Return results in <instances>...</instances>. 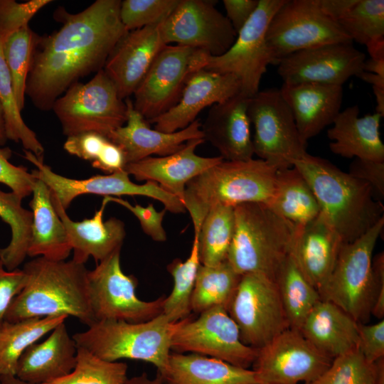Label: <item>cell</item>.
Masks as SVG:
<instances>
[{
    "label": "cell",
    "mask_w": 384,
    "mask_h": 384,
    "mask_svg": "<svg viewBox=\"0 0 384 384\" xmlns=\"http://www.w3.org/2000/svg\"><path fill=\"white\" fill-rule=\"evenodd\" d=\"M120 0H97L83 11L70 14L58 8L62 24L52 33L36 35L26 95L34 106L50 111L71 85L103 69L118 41L128 31L119 17Z\"/></svg>",
    "instance_id": "obj_1"
},
{
    "label": "cell",
    "mask_w": 384,
    "mask_h": 384,
    "mask_svg": "<svg viewBox=\"0 0 384 384\" xmlns=\"http://www.w3.org/2000/svg\"><path fill=\"white\" fill-rule=\"evenodd\" d=\"M26 282L13 299L4 321L65 315L88 327L96 321L91 308L85 264L36 257L22 269Z\"/></svg>",
    "instance_id": "obj_2"
},
{
    "label": "cell",
    "mask_w": 384,
    "mask_h": 384,
    "mask_svg": "<svg viewBox=\"0 0 384 384\" xmlns=\"http://www.w3.org/2000/svg\"><path fill=\"white\" fill-rule=\"evenodd\" d=\"M293 166L304 177L321 213L343 242H351L383 218L384 206L366 182L329 161L306 153Z\"/></svg>",
    "instance_id": "obj_3"
},
{
    "label": "cell",
    "mask_w": 384,
    "mask_h": 384,
    "mask_svg": "<svg viewBox=\"0 0 384 384\" xmlns=\"http://www.w3.org/2000/svg\"><path fill=\"white\" fill-rule=\"evenodd\" d=\"M384 217L351 242H343L321 298L366 324L370 315L384 316V255L373 253L383 230Z\"/></svg>",
    "instance_id": "obj_4"
},
{
    "label": "cell",
    "mask_w": 384,
    "mask_h": 384,
    "mask_svg": "<svg viewBox=\"0 0 384 384\" xmlns=\"http://www.w3.org/2000/svg\"><path fill=\"white\" fill-rule=\"evenodd\" d=\"M277 172L274 166L260 159L223 160L191 179L185 188L183 206L194 231H199L204 217L216 205H268L274 192Z\"/></svg>",
    "instance_id": "obj_5"
},
{
    "label": "cell",
    "mask_w": 384,
    "mask_h": 384,
    "mask_svg": "<svg viewBox=\"0 0 384 384\" xmlns=\"http://www.w3.org/2000/svg\"><path fill=\"white\" fill-rule=\"evenodd\" d=\"M234 210L235 230L227 261L240 275L255 273L275 282L290 255L296 225L264 203H242Z\"/></svg>",
    "instance_id": "obj_6"
},
{
    "label": "cell",
    "mask_w": 384,
    "mask_h": 384,
    "mask_svg": "<svg viewBox=\"0 0 384 384\" xmlns=\"http://www.w3.org/2000/svg\"><path fill=\"white\" fill-rule=\"evenodd\" d=\"M179 321L171 322L161 313L140 323L105 320L72 336L77 347L108 361H143L153 364L163 375L168 368L171 342Z\"/></svg>",
    "instance_id": "obj_7"
},
{
    "label": "cell",
    "mask_w": 384,
    "mask_h": 384,
    "mask_svg": "<svg viewBox=\"0 0 384 384\" xmlns=\"http://www.w3.org/2000/svg\"><path fill=\"white\" fill-rule=\"evenodd\" d=\"M51 110L67 137L88 132L107 137L127 121L125 101L103 69L86 83L71 85Z\"/></svg>",
    "instance_id": "obj_8"
},
{
    "label": "cell",
    "mask_w": 384,
    "mask_h": 384,
    "mask_svg": "<svg viewBox=\"0 0 384 384\" xmlns=\"http://www.w3.org/2000/svg\"><path fill=\"white\" fill-rule=\"evenodd\" d=\"M266 41L274 65L302 50L332 43H353L321 9L319 0H285L268 25Z\"/></svg>",
    "instance_id": "obj_9"
},
{
    "label": "cell",
    "mask_w": 384,
    "mask_h": 384,
    "mask_svg": "<svg viewBox=\"0 0 384 384\" xmlns=\"http://www.w3.org/2000/svg\"><path fill=\"white\" fill-rule=\"evenodd\" d=\"M247 114L254 127V154L277 170L293 166L306 153L292 113L279 89L258 91L249 98Z\"/></svg>",
    "instance_id": "obj_10"
},
{
    "label": "cell",
    "mask_w": 384,
    "mask_h": 384,
    "mask_svg": "<svg viewBox=\"0 0 384 384\" xmlns=\"http://www.w3.org/2000/svg\"><path fill=\"white\" fill-rule=\"evenodd\" d=\"M285 0H260L259 4L245 25L237 34L232 46L223 55L208 54L203 68L238 78L241 92L248 97L259 91L263 75L272 58L266 41L268 25Z\"/></svg>",
    "instance_id": "obj_11"
},
{
    "label": "cell",
    "mask_w": 384,
    "mask_h": 384,
    "mask_svg": "<svg viewBox=\"0 0 384 384\" xmlns=\"http://www.w3.org/2000/svg\"><path fill=\"white\" fill-rule=\"evenodd\" d=\"M227 311L242 343L256 349L289 328L275 282L262 274L241 276Z\"/></svg>",
    "instance_id": "obj_12"
},
{
    "label": "cell",
    "mask_w": 384,
    "mask_h": 384,
    "mask_svg": "<svg viewBox=\"0 0 384 384\" xmlns=\"http://www.w3.org/2000/svg\"><path fill=\"white\" fill-rule=\"evenodd\" d=\"M120 250L100 262L94 270H88L90 300L95 321L140 323L151 320L163 312L165 297L150 302L137 297V279L122 271Z\"/></svg>",
    "instance_id": "obj_13"
},
{
    "label": "cell",
    "mask_w": 384,
    "mask_h": 384,
    "mask_svg": "<svg viewBox=\"0 0 384 384\" xmlns=\"http://www.w3.org/2000/svg\"><path fill=\"white\" fill-rule=\"evenodd\" d=\"M171 351L201 354L243 368L252 366L258 352L242 343L237 324L223 306L207 309L196 319L189 316L179 321Z\"/></svg>",
    "instance_id": "obj_14"
},
{
    "label": "cell",
    "mask_w": 384,
    "mask_h": 384,
    "mask_svg": "<svg viewBox=\"0 0 384 384\" xmlns=\"http://www.w3.org/2000/svg\"><path fill=\"white\" fill-rule=\"evenodd\" d=\"M208 53L195 48L166 45L134 92L133 105L147 121L178 101L191 73L202 69Z\"/></svg>",
    "instance_id": "obj_15"
},
{
    "label": "cell",
    "mask_w": 384,
    "mask_h": 384,
    "mask_svg": "<svg viewBox=\"0 0 384 384\" xmlns=\"http://www.w3.org/2000/svg\"><path fill=\"white\" fill-rule=\"evenodd\" d=\"M332 361L299 330L289 328L258 349L252 370L258 384H306L317 380Z\"/></svg>",
    "instance_id": "obj_16"
},
{
    "label": "cell",
    "mask_w": 384,
    "mask_h": 384,
    "mask_svg": "<svg viewBox=\"0 0 384 384\" xmlns=\"http://www.w3.org/2000/svg\"><path fill=\"white\" fill-rule=\"evenodd\" d=\"M23 157L36 168L32 173L43 181L50 193L67 210L72 201L83 194H96L105 196L119 197L124 195L143 196L160 201L164 208L173 213L186 212L181 201L175 196L167 193L156 182L146 181L137 184L129 178L124 169L107 175H97L85 179L68 178L54 172L51 168L38 159L29 151L23 150Z\"/></svg>",
    "instance_id": "obj_17"
},
{
    "label": "cell",
    "mask_w": 384,
    "mask_h": 384,
    "mask_svg": "<svg viewBox=\"0 0 384 384\" xmlns=\"http://www.w3.org/2000/svg\"><path fill=\"white\" fill-rule=\"evenodd\" d=\"M159 28L165 44L201 49L212 56L225 53L237 38L230 21L212 1L179 0Z\"/></svg>",
    "instance_id": "obj_18"
},
{
    "label": "cell",
    "mask_w": 384,
    "mask_h": 384,
    "mask_svg": "<svg viewBox=\"0 0 384 384\" xmlns=\"http://www.w3.org/2000/svg\"><path fill=\"white\" fill-rule=\"evenodd\" d=\"M366 55L353 43L323 45L294 53L279 61L284 83L314 82L342 86L363 71Z\"/></svg>",
    "instance_id": "obj_19"
},
{
    "label": "cell",
    "mask_w": 384,
    "mask_h": 384,
    "mask_svg": "<svg viewBox=\"0 0 384 384\" xmlns=\"http://www.w3.org/2000/svg\"><path fill=\"white\" fill-rule=\"evenodd\" d=\"M240 91V82L235 75L199 69L188 77L176 104L147 122L160 132H175L197 119L204 108L225 102Z\"/></svg>",
    "instance_id": "obj_20"
},
{
    "label": "cell",
    "mask_w": 384,
    "mask_h": 384,
    "mask_svg": "<svg viewBox=\"0 0 384 384\" xmlns=\"http://www.w3.org/2000/svg\"><path fill=\"white\" fill-rule=\"evenodd\" d=\"M159 24L127 31L105 62L103 70L122 100L134 94L154 59L166 45L162 39Z\"/></svg>",
    "instance_id": "obj_21"
},
{
    "label": "cell",
    "mask_w": 384,
    "mask_h": 384,
    "mask_svg": "<svg viewBox=\"0 0 384 384\" xmlns=\"http://www.w3.org/2000/svg\"><path fill=\"white\" fill-rule=\"evenodd\" d=\"M124 101L127 110L126 123L107 137L121 148L126 164L153 154L169 155L180 150L191 139H204L201 122L198 119L181 130L165 133L151 129L147 120L134 109L131 99L127 97Z\"/></svg>",
    "instance_id": "obj_22"
},
{
    "label": "cell",
    "mask_w": 384,
    "mask_h": 384,
    "mask_svg": "<svg viewBox=\"0 0 384 384\" xmlns=\"http://www.w3.org/2000/svg\"><path fill=\"white\" fill-rule=\"evenodd\" d=\"M204 142L203 139H191L176 152L164 156H149L127 164L124 170L138 181L156 182L183 204L186 184L224 160L220 156L204 157L197 155L195 153L196 147Z\"/></svg>",
    "instance_id": "obj_23"
},
{
    "label": "cell",
    "mask_w": 384,
    "mask_h": 384,
    "mask_svg": "<svg viewBox=\"0 0 384 384\" xmlns=\"http://www.w3.org/2000/svg\"><path fill=\"white\" fill-rule=\"evenodd\" d=\"M342 239L320 213L302 226H296L290 255L297 267L320 293L334 267Z\"/></svg>",
    "instance_id": "obj_24"
},
{
    "label": "cell",
    "mask_w": 384,
    "mask_h": 384,
    "mask_svg": "<svg viewBox=\"0 0 384 384\" xmlns=\"http://www.w3.org/2000/svg\"><path fill=\"white\" fill-rule=\"evenodd\" d=\"M248 97L241 92L221 103L211 106L201 131L225 161H242L254 155Z\"/></svg>",
    "instance_id": "obj_25"
},
{
    "label": "cell",
    "mask_w": 384,
    "mask_h": 384,
    "mask_svg": "<svg viewBox=\"0 0 384 384\" xmlns=\"http://www.w3.org/2000/svg\"><path fill=\"white\" fill-rule=\"evenodd\" d=\"M53 206L65 228L73 250L74 261L85 264L90 257L101 262L114 252L121 250L126 236L123 221L116 218L103 220V213L108 204L107 196L91 218L73 221L68 215L56 198L50 193Z\"/></svg>",
    "instance_id": "obj_26"
},
{
    "label": "cell",
    "mask_w": 384,
    "mask_h": 384,
    "mask_svg": "<svg viewBox=\"0 0 384 384\" xmlns=\"http://www.w3.org/2000/svg\"><path fill=\"white\" fill-rule=\"evenodd\" d=\"M289 107L302 141L332 124L341 111L343 87L314 82L284 83L279 88Z\"/></svg>",
    "instance_id": "obj_27"
},
{
    "label": "cell",
    "mask_w": 384,
    "mask_h": 384,
    "mask_svg": "<svg viewBox=\"0 0 384 384\" xmlns=\"http://www.w3.org/2000/svg\"><path fill=\"white\" fill-rule=\"evenodd\" d=\"M65 322L43 342L35 343L24 351L17 363L16 378L31 384H45L73 370L78 347Z\"/></svg>",
    "instance_id": "obj_28"
},
{
    "label": "cell",
    "mask_w": 384,
    "mask_h": 384,
    "mask_svg": "<svg viewBox=\"0 0 384 384\" xmlns=\"http://www.w3.org/2000/svg\"><path fill=\"white\" fill-rule=\"evenodd\" d=\"M381 118L375 112L361 117L356 105L340 111L327 130L331 152L347 159L384 162V144L379 131Z\"/></svg>",
    "instance_id": "obj_29"
},
{
    "label": "cell",
    "mask_w": 384,
    "mask_h": 384,
    "mask_svg": "<svg viewBox=\"0 0 384 384\" xmlns=\"http://www.w3.org/2000/svg\"><path fill=\"white\" fill-rule=\"evenodd\" d=\"M299 331L333 359L358 348V322L328 300L321 299L315 304Z\"/></svg>",
    "instance_id": "obj_30"
},
{
    "label": "cell",
    "mask_w": 384,
    "mask_h": 384,
    "mask_svg": "<svg viewBox=\"0 0 384 384\" xmlns=\"http://www.w3.org/2000/svg\"><path fill=\"white\" fill-rule=\"evenodd\" d=\"M31 194L29 206L33 220L27 255L53 261L65 260L72 247L64 224L53 206L48 187L36 178Z\"/></svg>",
    "instance_id": "obj_31"
},
{
    "label": "cell",
    "mask_w": 384,
    "mask_h": 384,
    "mask_svg": "<svg viewBox=\"0 0 384 384\" xmlns=\"http://www.w3.org/2000/svg\"><path fill=\"white\" fill-rule=\"evenodd\" d=\"M160 377L164 384H258L252 369L193 353L171 352L167 370Z\"/></svg>",
    "instance_id": "obj_32"
},
{
    "label": "cell",
    "mask_w": 384,
    "mask_h": 384,
    "mask_svg": "<svg viewBox=\"0 0 384 384\" xmlns=\"http://www.w3.org/2000/svg\"><path fill=\"white\" fill-rule=\"evenodd\" d=\"M352 41L366 46L384 38L383 0H319Z\"/></svg>",
    "instance_id": "obj_33"
},
{
    "label": "cell",
    "mask_w": 384,
    "mask_h": 384,
    "mask_svg": "<svg viewBox=\"0 0 384 384\" xmlns=\"http://www.w3.org/2000/svg\"><path fill=\"white\" fill-rule=\"evenodd\" d=\"M267 206L296 226L305 225L321 212L308 182L294 166L277 170L274 192Z\"/></svg>",
    "instance_id": "obj_34"
},
{
    "label": "cell",
    "mask_w": 384,
    "mask_h": 384,
    "mask_svg": "<svg viewBox=\"0 0 384 384\" xmlns=\"http://www.w3.org/2000/svg\"><path fill=\"white\" fill-rule=\"evenodd\" d=\"M68 316L34 317L0 326V376L15 375L18 361L24 351L44 335L65 322Z\"/></svg>",
    "instance_id": "obj_35"
},
{
    "label": "cell",
    "mask_w": 384,
    "mask_h": 384,
    "mask_svg": "<svg viewBox=\"0 0 384 384\" xmlns=\"http://www.w3.org/2000/svg\"><path fill=\"white\" fill-rule=\"evenodd\" d=\"M289 328L299 330L315 304L321 299L318 290L304 277L291 256L275 279Z\"/></svg>",
    "instance_id": "obj_36"
},
{
    "label": "cell",
    "mask_w": 384,
    "mask_h": 384,
    "mask_svg": "<svg viewBox=\"0 0 384 384\" xmlns=\"http://www.w3.org/2000/svg\"><path fill=\"white\" fill-rule=\"evenodd\" d=\"M241 276L227 260L214 266L201 264L191 297V311L201 314L214 306L227 309Z\"/></svg>",
    "instance_id": "obj_37"
},
{
    "label": "cell",
    "mask_w": 384,
    "mask_h": 384,
    "mask_svg": "<svg viewBox=\"0 0 384 384\" xmlns=\"http://www.w3.org/2000/svg\"><path fill=\"white\" fill-rule=\"evenodd\" d=\"M234 230V207L216 205L209 210L198 235L201 265L214 266L226 260Z\"/></svg>",
    "instance_id": "obj_38"
},
{
    "label": "cell",
    "mask_w": 384,
    "mask_h": 384,
    "mask_svg": "<svg viewBox=\"0 0 384 384\" xmlns=\"http://www.w3.org/2000/svg\"><path fill=\"white\" fill-rule=\"evenodd\" d=\"M22 199L12 191L0 189V218L11 231L9 245L0 247V260L10 271L17 269L28 256L33 214L23 207Z\"/></svg>",
    "instance_id": "obj_39"
},
{
    "label": "cell",
    "mask_w": 384,
    "mask_h": 384,
    "mask_svg": "<svg viewBox=\"0 0 384 384\" xmlns=\"http://www.w3.org/2000/svg\"><path fill=\"white\" fill-rule=\"evenodd\" d=\"M198 235V231H194L188 257L183 262L175 259L167 266L173 277L174 286L169 296L164 298L162 313L171 322L183 320L188 317L191 312V297L201 265Z\"/></svg>",
    "instance_id": "obj_40"
},
{
    "label": "cell",
    "mask_w": 384,
    "mask_h": 384,
    "mask_svg": "<svg viewBox=\"0 0 384 384\" xmlns=\"http://www.w3.org/2000/svg\"><path fill=\"white\" fill-rule=\"evenodd\" d=\"M63 148L68 154L90 161L93 168L107 174L124 170L126 165L121 148L97 132L68 137Z\"/></svg>",
    "instance_id": "obj_41"
},
{
    "label": "cell",
    "mask_w": 384,
    "mask_h": 384,
    "mask_svg": "<svg viewBox=\"0 0 384 384\" xmlns=\"http://www.w3.org/2000/svg\"><path fill=\"white\" fill-rule=\"evenodd\" d=\"M0 102L3 108L7 139L21 142L24 150L43 160L44 148L36 133L23 121L18 107L12 80L5 63L0 41Z\"/></svg>",
    "instance_id": "obj_42"
},
{
    "label": "cell",
    "mask_w": 384,
    "mask_h": 384,
    "mask_svg": "<svg viewBox=\"0 0 384 384\" xmlns=\"http://www.w3.org/2000/svg\"><path fill=\"white\" fill-rule=\"evenodd\" d=\"M317 384H384V358L369 362L358 348L334 358Z\"/></svg>",
    "instance_id": "obj_43"
},
{
    "label": "cell",
    "mask_w": 384,
    "mask_h": 384,
    "mask_svg": "<svg viewBox=\"0 0 384 384\" xmlns=\"http://www.w3.org/2000/svg\"><path fill=\"white\" fill-rule=\"evenodd\" d=\"M36 35L28 25H26L2 43L4 59L11 75L16 100L21 111L25 105L26 80Z\"/></svg>",
    "instance_id": "obj_44"
},
{
    "label": "cell",
    "mask_w": 384,
    "mask_h": 384,
    "mask_svg": "<svg viewBox=\"0 0 384 384\" xmlns=\"http://www.w3.org/2000/svg\"><path fill=\"white\" fill-rule=\"evenodd\" d=\"M127 379L126 363L105 361L78 347L73 370L67 375L45 384H124Z\"/></svg>",
    "instance_id": "obj_45"
},
{
    "label": "cell",
    "mask_w": 384,
    "mask_h": 384,
    "mask_svg": "<svg viewBox=\"0 0 384 384\" xmlns=\"http://www.w3.org/2000/svg\"><path fill=\"white\" fill-rule=\"evenodd\" d=\"M179 0L121 1L120 20L129 31L164 21L176 9Z\"/></svg>",
    "instance_id": "obj_46"
},
{
    "label": "cell",
    "mask_w": 384,
    "mask_h": 384,
    "mask_svg": "<svg viewBox=\"0 0 384 384\" xmlns=\"http://www.w3.org/2000/svg\"><path fill=\"white\" fill-rule=\"evenodd\" d=\"M50 0H31L18 3L0 0V41L3 43L11 34L26 25Z\"/></svg>",
    "instance_id": "obj_47"
},
{
    "label": "cell",
    "mask_w": 384,
    "mask_h": 384,
    "mask_svg": "<svg viewBox=\"0 0 384 384\" xmlns=\"http://www.w3.org/2000/svg\"><path fill=\"white\" fill-rule=\"evenodd\" d=\"M11 154L9 147H0V183L23 198L32 193L36 177L26 167L12 164L9 161Z\"/></svg>",
    "instance_id": "obj_48"
},
{
    "label": "cell",
    "mask_w": 384,
    "mask_h": 384,
    "mask_svg": "<svg viewBox=\"0 0 384 384\" xmlns=\"http://www.w3.org/2000/svg\"><path fill=\"white\" fill-rule=\"evenodd\" d=\"M109 202L116 203L132 213L138 219L144 233L156 242H165L167 236L163 227L162 222L167 211L164 208L156 211L154 204L150 203L146 207L136 204L132 205L127 201L115 196H107Z\"/></svg>",
    "instance_id": "obj_49"
},
{
    "label": "cell",
    "mask_w": 384,
    "mask_h": 384,
    "mask_svg": "<svg viewBox=\"0 0 384 384\" xmlns=\"http://www.w3.org/2000/svg\"><path fill=\"white\" fill-rule=\"evenodd\" d=\"M358 349L371 363L384 358V320L376 324L358 323Z\"/></svg>",
    "instance_id": "obj_50"
},
{
    "label": "cell",
    "mask_w": 384,
    "mask_h": 384,
    "mask_svg": "<svg viewBox=\"0 0 384 384\" xmlns=\"http://www.w3.org/2000/svg\"><path fill=\"white\" fill-rule=\"evenodd\" d=\"M348 174L367 183L372 188L376 200L384 198V162L354 159Z\"/></svg>",
    "instance_id": "obj_51"
},
{
    "label": "cell",
    "mask_w": 384,
    "mask_h": 384,
    "mask_svg": "<svg viewBox=\"0 0 384 384\" xmlns=\"http://www.w3.org/2000/svg\"><path fill=\"white\" fill-rule=\"evenodd\" d=\"M26 282L23 270H6L0 260V326L13 299L20 293Z\"/></svg>",
    "instance_id": "obj_52"
},
{
    "label": "cell",
    "mask_w": 384,
    "mask_h": 384,
    "mask_svg": "<svg viewBox=\"0 0 384 384\" xmlns=\"http://www.w3.org/2000/svg\"><path fill=\"white\" fill-rule=\"evenodd\" d=\"M260 0H223L226 17L238 33L256 10Z\"/></svg>",
    "instance_id": "obj_53"
},
{
    "label": "cell",
    "mask_w": 384,
    "mask_h": 384,
    "mask_svg": "<svg viewBox=\"0 0 384 384\" xmlns=\"http://www.w3.org/2000/svg\"><path fill=\"white\" fill-rule=\"evenodd\" d=\"M363 70L384 77V59H366Z\"/></svg>",
    "instance_id": "obj_54"
},
{
    "label": "cell",
    "mask_w": 384,
    "mask_h": 384,
    "mask_svg": "<svg viewBox=\"0 0 384 384\" xmlns=\"http://www.w3.org/2000/svg\"><path fill=\"white\" fill-rule=\"evenodd\" d=\"M366 46L370 58L384 59V38L373 41Z\"/></svg>",
    "instance_id": "obj_55"
},
{
    "label": "cell",
    "mask_w": 384,
    "mask_h": 384,
    "mask_svg": "<svg viewBox=\"0 0 384 384\" xmlns=\"http://www.w3.org/2000/svg\"><path fill=\"white\" fill-rule=\"evenodd\" d=\"M356 77L372 85V87L384 88V77L366 71H361Z\"/></svg>",
    "instance_id": "obj_56"
},
{
    "label": "cell",
    "mask_w": 384,
    "mask_h": 384,
    "mask_svg": "<svg viewBox=\"0 0 384 384\" xmlns=\"http://www.w3.org/2000/svg\"><path fill=\"white\" fill-rule=\"evenodd\" d=\"M124 384H164L161 378L157 374L154 378H149L146 373L128 378Z\"/></svg>",
    "instance_id": "obj_57"
},
{
    "label": "cell",
    "mask_w": 384,
    "mask_h": 384,
    "mask_svg": "<svg viewBox=\"0 0 384 384\" xmlns=\"http://www.w3.org/2000/svg\"><path fill=\"white\" fill-rule=\"evenodd\" d=\"M375 97V113L384 117V88L372 87Z\"/></svg>",
    "instance_id": "obj_58"
},
{
    "label": "cell",
    "mask_w": 384,
    "mask_h": 384,
    "mask_svg": "<svg viewBox=\"0 0 384 384\" xmlns=\"http://www.w3.org/2000/svg\"><path fill=\"white\" fill-rule=\"evenodd\" d=\"M7 140L4 111L0 102V146L4 145Z\"/></svg>",
    "instance_id": "obj_59"
},
{
    "label": "cell",
    "mask_w": 384,
    "mask_h": 384,
    "mask_svg": "<svg viewBox=\"0 0 384 384\" xmlns=\"http://www.w3.org/2000/svg\"><path fill=\"white\" fill-rule=\"evenodd\" d=\"M0 380L1 384H31L21 380L15 375H1Z\"/></svg>",
    "instance_id": "obj_60"
},
{
    "label": "cell",
    "mask_w": 384,
    "mask_h": 384,
    "mask_svg": "<svg viewBox=\"0 0 384 384\" xmlns=\"http://www.w3.org/2000/svg\"><path fill=\"white\" fill-rule=\"evenodd\" d=\"M306 384H317L316 381L314 382H312V383H306Z\"/></svg>",
    "instance_id": "obj_61"
},
{
    "label": "cell",
    "mask_w": 384,
    "mask_h": 384,
    "mask_svg": "<svg viewBox=\"0 0 384 384\" xmlns=\"http://www.w3.org/2000/svg\"><path fill=\"white\" fill-rule=\"evenodd\" d=\"M0 384H1V380H0Z\"/></svg>",
    "instance_id": "obj_62"
}]
</instances>
